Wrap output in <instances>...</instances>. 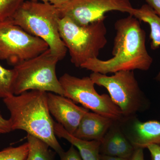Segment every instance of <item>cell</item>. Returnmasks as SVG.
I'll return each mask as SVG.
<instances>
[{
  "mask_svg": "<svg viewBox=\"0 0 160 160\" xmlns=\"http://www.w3.org/2000/svg\"><path fill=\"white\" fill-rule=\"evenodd\" d=\"M59 61L49 49L14 66L13 94L18 95L30 90H40L64 96V90L56 74Z\"/></svg>",
  "mask_w": 160,
  "mask_h": 160,
  "instance_id": "obj_5",
  "label": "cell"
},
{
  "mask_svg": "<svg viewBox=\"0 0 160 160\" xmlns=\"http://www.w3.org/2000/svg\"><path fill=\"white\" fill-rule=\"evenodd\" d=\"M105 19L80 25L69 18H61L59 30L61 38L69 50L70 61L78 68L91 59L98 58L107 43Z\"/></svg>",
  "mask_w": 160,
  "mask_h": 160,
  "instance_id": "obj_4",
  "label": "cell"
},
{
  "mask_svg": "<svg viewBox=\"0 0 160 160\" xmlns=\"http://www.w3.org/2000/svg\"><path fill=\"white\" fill-rule=\"evenodd\" d=\"M60 18L54 5L28 0L23 2L10 21L46 42L52 53L61 61L66 56L67 49L60 36Z\"/></svg>",
  "mask_w": 160,
  "mask_h": 160,
  "instance_id": "obj_3",
  "label": "cell"
},
{
  "mask_svg": "<svg viewBox=\"0 0 160 160\" xmlns=\"http://www.w3.org/2000/svg\"><path fill=\"white\" fill-rule=\"evenodd\" d=\"M56 135L58 137L67 140L71 145L75 146L83 160H99L101 142L87 141L80 139L70 134L59 123L54 122Z\"/></svg>",
  "mask_w": 160,
  "mask_h": 160,
  "instance_id": "obj_13",
  "label": "cell"
},
{
  "mask_svg": "<svg viewBox=\"0 0 160 160\" xmlns=\"http://www.w3.org/2000/svg\"><path fill=\"white\" fill-rule=\"evenodd\" d=\"M25 0H0V22L10 20Z\"/></svg>",
  "mask_w": 160,
  "mask_h": 160,
  "instance_id": "obj_18",
  "label": "cell"
},
{
  "mask_svg": "<svg viewBox=\"0 0 160 160\" xmlns=\"http://www.w3.org/2000/svg\"><path fill=\"white\" fill-rule=\"evenodd\" d=\"M12 131L10 121L3 118L0 111V134L9 133Z\"/></svg>",
  "mask_w": 160,
  "mask_h": 160,
  "instance_id": "obj_20",
  "label": "cell"
},
{
  "mask_svg": "<svg viewBox=\"0 0 160 160\" xmlns=\"http://www.w3.org/2000/svg\"><path fill=\"white\" fill-rule=\"evenodd\" d=\"M114 27L113 57L106 60L91 59L81 68L103 74L137 69L149 70L153 59L146 49V32L141 27L139 20L129 15L117 21Z\"/></svg>",
  "mask_w": 160,
  "mask_h": 160,
  "instance_id": "obj_1",
  "label": "cell"
},
{
  "mask_svg": "<svg viewBox=\"0 0 160 160\" xmlns=\"http://www.w3.org/2000/svg\"><path fill=\"white\" fill-rule=\"evenodd\" d=\"M59 79L64 90V96L74 102L114 121H121L124 118L109 95L98 93L89 77L80 78L66 73Z\"/></svg>",
  "mask_w": 160,
  "mask_h": 160,
  "instance_id": "obj_7",
  "label": "cell"
},
{
  "mask_svg": "<svg viewBox=\"0 0 160 160\" xmlns=\"http://www.w3.org/2000/svg\"><path fill=\"white\" fill-rule=\"evenodd\" d=\"M152 160H160V145L151 144L147 146Z\"/></svg>",
  "mask_w": 160,
  "mask_h": 160,
  "instance_id": "obj_21",
  "label": "cell"
},
{
  "mask_svg": "<svg viewBox=\"0 0 160 160\" xmlns=\"http://www.w3.org/2000/svg\"><path fill=\"white\" fill-rule=\"evenodd\" d=\"M131 15L140 21L147 23L150 27L149 38L151 40L150 46L152 50L160 47V17L148 4H144L139 9H133ZM155 79L160 82V71Z\"/></svg>",
  "mask_w": 160,
  "mask_h": 160,
  "instance_id": "obj_14",
  "label": "cell"
},
{
  "mask_svg": "<svg viewBox=\"0 0 160 160\" xmlns=\"http://www.w3.org/2000/svg\"><path fill=\"white\" fill-rule=\"evenodd\" d=\"M89 77L95 85L106 88L124 118L135 116L147 108V100L133 71L117 72L110 76L92 72Z\"/></svg>",
  "mask_w": 160,
  "mask_h": 160,
  "instance_id": "obj_6",
  "label": "cell"
},
{
  "mask_svg": "<svg viewBox=\"0 0 160 160\" xmlns=\"http://www.w3.org/2000/svg\"><path fill=\"white\" fill-rule=\"evenodd\" d=\"M29 150L27 142L17 147L10 146L0 151V160H25Z\"/></svg>",
  "mask_w": 160,
  "mask_h": 160,
  "instance_id": "obj_17",
  "label": "cell"
},
{
  "mask_svg": "<svg viewBox=\"0 0 160 160\" xmlns=\"http://www.w3.org/2000/svg\"><path fill=\"white\" fill-rule=\"evenodd\" d=\"M3 100L10 112L12 131L24 130L48 144L59 155L64 152L55 132V122L48 108L47 92L30 90Z\"/></svg>",
  "mask_w": 160,
  "mask_h": 160,
  "instance_id": "obj_2",
  "label": "cell"
},
{
  "mask_svg": "<svg viewBox=\"0 0 160 160\" xmlns=\"http://www.w3.org/2000/svg\"><path fill=\"white\" fill-rule=\"evenodd\" d=\"M130 159L124 158L117 157L109 156L100 154L99 160H130Z\"/></svg>",
  "mask_w": 160,
  "mask_h": 160,
  "instance_id": "obj_25",
  "label": "cell"
},
{
  "mask_svg": "<svg viewBox=\"0 0 160 160\" xmlns=\"http://www.w3.org/2000/svg\"><path fill=\"white\" fill-rule=\"evenodd\" d=\"M47 102L50 114L72 135L77 129L84 115L89 111L78 106L70 99L52 92H47Z\"/></svg>",
  "mask_w": 160,
  "mask_h": 160,
  "instance_id": "obj_11",
  "label": "cell"
},
{
  "mask_svg": "<svg viewBox=\"0 0 160 160\" xmlns=\"http://www.w3.org/2000/svg\"><path fill=\"white\" fill-rule=\"evenodd\" d=\"M56 7L60 18L66 17L80 25L105 19V14L108 12L130 15L134 9L129 0H69Z\"/></svg>",
  "mask_w": 160,
  "mask_h": 160,
  "instance_id": "obj_9",
  "label": "cell"
},
{
  "mask_svg": "<svg viewBox=\"0 0 160 160\" xmlns=\"http://www.w3.org/2000/svg\"><path fill=\"white\" fill-rule=\"evenodd\" d=\"M15 77L14 69H8L0 65V99L12 95Z\"/></svg>",
  "mask_w": 160,
  "mask_h": 160,
  "instance_id": "obj_16",
  "label": "cell"
},
{
  "mask_svg": "<svg viewBox=\"0 0 160 160\" xmlns=\"http://www.w3.org/2000/svg\"><path fill=\"white\" fill-rule=\"evenodd\" d=\"M29 150L25 160H54V154L49 145L40 139L27 134Z\"/></svg>",
  "mask_w": 160,
  "mask_h": 160,
  "instance_id": "obj_15",
  "label": "cell"
},
{
  "mask_svg": "<svg viewBox=\"0 0 160 160\" xmlns=\"http://www.w3.org/2000/svg\"><path fill=\"white\" fill-rule=\"evenodd\" d=\"M59 156L60 160H83L77 148L72 145L67 151H64Z\"/></svg>",
  "mask_w": 160,
  "mask_h": 160,
  "instance_id": "obj_19",
  "label": "cell"
},
{
  "mask_svg": "<svg viewBox=\"0 0 160 160\" xmlns=\"http://www.w3.org/2000/svg\"><path fill=\"white\" fill-rule=\"evenodd\" d=\"M114 121L88 111L84 115L72 135L85 141L101 142Z\"/></svg>",
  "mask_w": 160,
  "mask_h": 160,
  "instance_id": "obj_12",
  "label": "cell"
},
{
  "mask_svg": "<svg viewBox=\"0 0 160 160\" xmlns=\"http://www.w3.org/2000/svg\"><path fill=\"white\" fill-rule=\"evenodd\" d=\"M49 49L48 44L10 20L0 22V60L15 66Z\"/></svg>",
  "mask_w": 160,
  "mask_h": 160,
  "instance_id": "obj_8",
  "label": "cell"
},
{
  "mask_svg": "<svg viewBox=\"0 0 160 160\" xmlns=\"http://www.w3.org/2000/svg\"><path fill=\"white\" fill-rule=\"evenodd\" d=\"M121 129L135 149L147 148L151 144L160 145V122H142L135 116L118 121Z\"/></svg>",
  "mask_w": 160,
  "mask_h": 160,
  "instance_id": "obj_10",
  "label": "cell"
},
{
  "mask_svg": "<svg viewBox=\"0 0 160 160\" xmlns=\"http://www.w3.org/2000/svg\"><path fill=\"white\" fill-rule=\"evenodd\" d=\"M30 1L38 2L41 1L42 2L49 3L55 6H59L63 5L64 3L68 2L69 0H30Z\"/></svg>",
  "mask_w": 160,
  "mask_h": 160,
  "instance_id": "obj_24",
  "label": "cell"
},
{
  "mask_svg": "<svg viewBox=\"0 0 160 160\" xmlns=\"http://www.w3.org/2000/svg\"><path fill=\"white\" fill-rule=\"evenodd\" d=\"M130 160H145L144 158V149H135Z\"/></svg>",
  "mask_w": 160,
  "mask_h": 160,
  "instance_id": "obj_23",
  "label": "cell"
},
{
  "mask_svg": "<svg viewBox=\"0 0 160 160\" xmlns=\"http://www.w3.org/2000/svg\"><path fill=\"white\" fill-rule=\"evenodd\" d=\"M160 17V0H145Z\"/></svg>",
  "mask_w": 160,
  "mask_h": 160,
  "instance_id": "obj_22",
  "label": "cell"
}]
</instances>
